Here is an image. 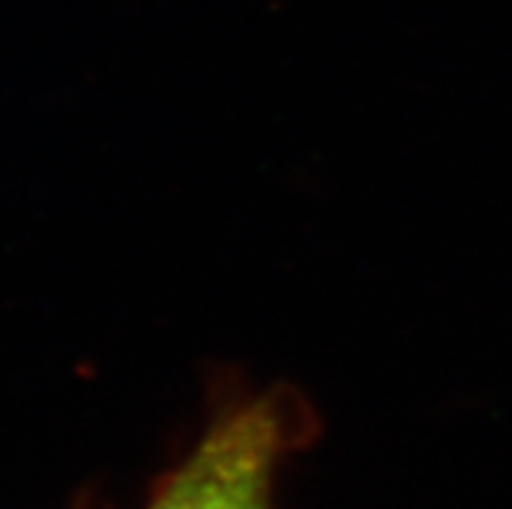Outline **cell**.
Masks as SVG:
<instances>
[{
    "instance_id": "1",
    "label": "cell",
    "mask_w": 512,
    "mask_h": 509,
    "mask_svg": "<svg viewBox=\"0 0 512 509\" xmlns=\"http://www.w3.org/2000/svg\"><path fill=\"white\" fill-rule=\"evenodd\" d=\"M286 439L276 398L232 408L164 478L146 509H273V476Z\"/></svg>"
}]
</instances>
